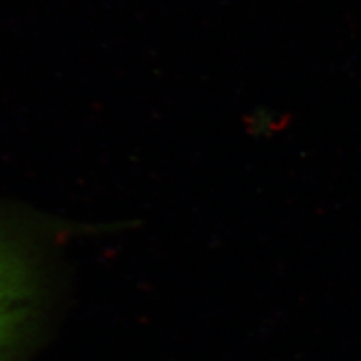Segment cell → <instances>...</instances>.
Returning a JSON list of instances; mask_svg holds the SVG:
<instances>
[{
    "label": "cell",
    "mask_w": 361,
    "mask_h": 361,
    "mask_svg": "<svg viewBox=\"0 0 361 361\" xmlns=\"http://www.w3.org/2000/svg\"><path fill=\"white\" fill-rule=\"evenodd\" d=\"M31 283L18 246L0 234V361H7L27 322Z\"/></svg>",
    "instance_id": "6da1fadb"
}]
</instances>
